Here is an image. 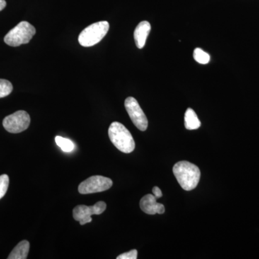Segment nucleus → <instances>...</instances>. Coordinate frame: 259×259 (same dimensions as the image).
<instances>
[{
	"label": "nucleus",
	"instance_id": "1",
	"mask_svg": "<svg viewBox=\"0 0 259 259\" xmlns=\"http://www.w3.org/2000/svg\"><path fill=\"white\" fill-rule=\"evenodd\" d=\"M174 175L182 188L186 191L195 189L200 180L198 167L188 161H180L173 167Z\"/></svg>",
	"mask_w": 259,
	"mask_h": 259
},
{
	"label": "nucleus",
	"instance_id": "2",
	"mask_svg": "<svg viewBox=\"0 0 259 259\" xmlns=\"http://www.w3.org/2000/svg\"><path fill=\"white\" fill-rule=\"evenodd\" d=\"M109 138L121 152L130 153L134 151L136 144L131 132L120 122H113L108 129Z\"/></svg>",
	"mask_w": 259,
	"mask_h": 259
},
{
	"label": "nucleus",
	"instance_id": "3",
	"mask_svg": "<svg viewBox=\"0 0 259 259\" xmlns=\"http://www.w3.org/2000/svg\"><path fill=\"white\" fill-rule=\"evenodd\" d=\"M36 30L31 24L22 21L10 30L5 36V44L12 47H18L28 44L35 35Z\"/></svg>",
	"mask_w": 259,
	"mask_h": 259
},
{
	"label": "nucleus",
	"instance_id": "4",
	"mask_svg": "<svg viewBox=\"0 0 259 259\" xmlns=\"http://www.w3.org/2000/svg\"><path fill=\"white\" fill-rule=\"evenodd\" d=\"M110 28L107 21H100L89 25L79 35V42L83 47H91L105 37Z\"/></svg>",
	"mask_w": 259,
	"mask_h": 259
},
{
	"label": "nucleus",
	"instance_id": "5",
	"mask_svg": "<svg viewBox=\"0 0 259 259\" xmlns=\"http://www.w3.org/2000/svg\"><path fill=\"white\" fill-rule=\"evenodd\" d=\"M30 117L28 112L19 110L7 116L3 120V127L10 134H20L28 128Z\"/></svg>",
	"mask_w": 259,
	"mask_h": 259
},
{
	"label": "nucleus",
	"instance_id": "6",
	"mask_svg": "<svg viewBox=\"0 0 259 259\" xmlns=\"http://www.w3.org/2000/svg\"><path fill=\"white\" fill-rule=\"evenodd\" d=\"M112 181L102 176H93L83 181L79 185L78 190L81 194L98 193L111 188Z\"/></svg>",
	"mask_w": 259,
	"mask_h": 259
},
{
	"label": "nucleus",
	"instance_id": "7",
	"mask_svg": "<svg viewBox=\"0 0 259 259\" xmlns=\"http://www.w3.org/2000/svg\"><path fill=\"white\" fill-rule=\"evenodd\" d=\"M107 204L105 202L100 201L93 206L81 205L76 206L73 209V218L79 221L81 226L91 223L93 214H101L106 209Z\"/></svg>",
	"mask_w": 259,
	"mask_h": 259
},
{
	"label": "nucleus",
	"instance_id": "8",
	"mask_svg": "<svg viewBox=\"0 0 259 259\" xmlns=\"http://www.w3.org/2000/svg\"><path fill=\"white\" fill-rule=\"evenodd\" d=\"M125 107L136 127L140 131H146L148 125V119L137 100L134 97H127L125 101Z\"/></svg>",
	"mask_w": 259,
	"mask_h": 259
},
{
	"label": "nucleus",
	"instance_id": "9",
	"mask_svg": "<svg viewBox=\"0 0 259 259\" xmlns=\"http://www.w3.org/2000/svg\"><path fill=\"white\" fill-rule=\"evenodd\" d=\"M156 197L152 194H146L140 202V207L143 212L148 214H163L165 212L164 206L156 202Z\"/></svg>",
	"mask_w": 259,
	"mask_h": 259
},
{
	"label": "nucleus",
	"instance_id": "10",
	"mask_svg": "<svg viewBox=\"0 0 259 259\" xmlns=\"http://www.w3.org/2000/svg\"><path fill=\"white\" fill-rule=\"evenodd\" d=\"M151 24L148 21L141 22L137 25L134 31V40L136 47L143 49L146 45V39L151 31Z\"/></svg>",
	"mask_w": 259,
	"mask_h": 259
},
{
	"label": "nucleus",
	"instance_id": "11",
	"mask_svg": "<svg viewBox=\"0 0 259 259\" xmlns=\"http://www.w3.org/2000/svg\"><path fill=\"white\" fill-rule=\"evenodd\" d=\"M30 243L28 241H22L15 247L10 253L8 259H26L28 258Z\"/></svg>",
	"mask_w": 259,
	"mask_h": 259
},
{
	"label": "nucleus",
	"instance_id": "12",
	"mask_svg": "<svg viewBox=\"0 0 259 259\" xmlns=\"http://www.w3.org/2000/svg\"><path fill=\"white\" fill-rule=\"evenodd\" d=\"M185 125L187 130H197L201 126L200 120L192 108L187 109L185 112Z\"/></svg>",
	"mask_w": 259,
	"mask_h": 259
},
{
	"label": "nucleus",
	"instance_id": "13",
	"mask_svg": "<svg viewBox=\"0 0 259 259\" xmlns=\"http://www.w3.org/2000/svg\"><path fill=\"white\" fill-rule=\"evenodd\" d=\"M55 141L56 144H57L64 152L69 153L74 151V144L71 140L65 139V138L61 137V136H56Z\"/></svg>",
	"mask_w": 259,
	"mask_h": 259
},
{
	"label": "nucleus",
	"instance_id": "14",
	"mask_svg": "<svg viewBox=\"0 0 259 259\" xmlns=\"http://www.w3.org/2000/svg\"><path fill=\"white\" fill-rule=\"evenodd\" d=\"M193 57L194 60L200 64H208L209 60H210V56L209 54L204 52L202 49H199V48L194 49Z\"/></svg>",
	"mask_w": 259,
	"mask_h": 259
},
{
	"label": "nucleus",
	"instance_id": "15",
	"mask_svg": "<svg viewBox=\"0 0 259 259\" xmlns=\"http://www.w3.org/2000/svg\"><path fill=\"white\" fill-rule=\"evenodd\" d=\"M13 86L10 81L0 79V98L10 95L13 92Z\"/></svg>",
	"mask_w": 259,
	"mask_h": 259
},
{
	"label": "nucleus",
	"instance_id": "16",
	"mask_svg": "<svg viewBox=\"0 0 259 259\" xmlns=\"http://www.w3.org/2000/svg\"><path fill=\"white\" fill-rule=\"evenodd\" d=\"M10 179L7 175L0 176V199L3 198L6 194L9 187Z\"/></svg>",
	"mask_w": 259,
	"mask_h": 259
},
{
	"label": "nucleus",
	"instance_id": "17",
	"mask_svg": "<svg viewBox=\"0 0 259 259\" xmlns=\"http://www.w3.org/2000/svg\"><path fill=\"white\" fill-rule=\"evenodd\" d=\"M138 258L137 250H130L117 257V259H136Z\"/></svg>",
	"mask_w": 259,
	"mask_h": 259
},
{
	"label": "nucleus",
	"instance_id": "18",
	"mask_svg": "<svg viewBox=\"0 0 259 259\" xmlns=\"http://www.w3.org/2000/svg\"><path fill=\"white\" fill-rule=\"evenodd\" d=\"M153 194L155 196L156 199L161 198L163 194H162L161 190L158 188V187H154L153 188Z\"/></svg>",
	"mask_w": 259,
	"mask_h": 259
},
{
	"label": "nucleus",
	"instance_id": "19",
	"mask_svg": "<svg viewBox=\"0 0 259 259\" xmlns=\"http://www.w3.org/2000/svg\"><path fill=\"white\" fill-rule=\"evenodd\" d=\"M7 3L5 0H0V11L5 9Z\"/></svg>",
	"mask_w": 259,
	"mask_h": 259
}]
</instances>
